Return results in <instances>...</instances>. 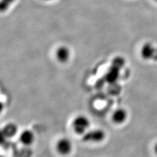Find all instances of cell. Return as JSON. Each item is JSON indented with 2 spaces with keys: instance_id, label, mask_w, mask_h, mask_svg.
<instances>
[{
  "instance_id": "cell-10",
  "label": "cell",
  "mask_w": 157,
  "mask_h": 157,
  "mask_svg": "<svg viewBox=\"0 0 157 157\" xmlns=\"http://www.w3.org/2000/svg\"><path fill=\"white\" fill-rule=\"evenodd\" d=\"M154 149H155V154H156V155L157 156V143L155 144V148H154Z\"/></svg>"
},
{
  "instance_id": "cell-1",
  "label": "cell",
  "mask_w": 157,
  "mask_h": 157,
  "mask_svg": "<svg viewBox=\"0 0 157 157\" xmlns=\"http://www.w3.org/2000/svg\"><path fill=\"white\" fill-rule=\"evenodd\" d=\"M90 121L89 118L85 115H78L73 119L71 127L73 132L77 135L82 136L89 130Z\"/></svg>"
},
{
  "instance_id": "cell-12",
  "label": "cell",
  "mask_w": 157,
  "mask_h": 157,
  "mask_svg": "<svg viewBox=\"0 0 157 157\" xmlns=\"http://www.w3.org/2000/svg\"><path fill=\"white\" fill-rule=\"evenodd\" d=\"M155 2H157V0H155Z\"/></svg>"
},
{
  "instance_id": "cell-5",
  "label": "cell",
  "mask_w": 157,
  "mask_h": 157,
  "mask_svg": "<svg viewBox=\"0 0 157 157\" xmlns=\"http://www.w3.org/2000/svg\"><path fill=\"white\" fill-rule=\"evenodd\" d=\"M127 111L124 108H117L111 115V120L114 124L117 125H121L124 124L128 119Z\"/></svg>"
},
{
  "instance_id": "cell-2",
  "label": "cell",
  "mask_w": 157,
  "mask_h": 157,
  "mask_svg": "<svg viewBox=\"0 0 157 157\" xmlns=\"http://www.w3.org/2000/svg\"><path fill=\"white\" fill-rule=\"evenodd\" d=\"M106 137L105 132L101 128H95L88 130L82 136V140L85 143L100 144L104 141Z\"/></svg>"
},
{
  "instance_id": "cell-8",
  "label": "cell",
  "mask_w": 157,
  "mask_h": 157,
  "mask_svg": "<svg viewBox=\"0 0 157 157\" xmlns=\"http://www.w3.org/2000/svg\"><path fill=\"white\" fill-rule=\"evenodd\" d=\"M18 130V128L16 124L13 123V122H9L2 128V134L7 138H12L17 135Z\"/></svg>"
},
{
  "instance_id": "cell-4",
  "label": "cell",
  "mask_w": 157,
  "mask_h": 157,
  "mask_svg": "<svg viewBox=\"0 0 157 157\" xmlns=\"http://www.w3.org/2000/svg\"><path fill=\"white\" fill-rule=\"evenodd\" d=\"M141 55L145 60L157 61V47L151 43H146L141 49Z\"/></svg>"
},
{
  "instance_id": "cell-9",
  "label": "cell",
  "mask_w": 157,
  "mask_h": 157,
  "mask_svg": "<svg viewBox=\"0 0 157 157\" xmlns=\"http://www.w3.org/2000/svg\"><path fill=\"white\" fill-rule=\"evenodd\" d=\"M15 0H2L1 2V10L2 11H6L11 4H13Z\"/></svg>"
},
{
  "instance_id": "cell-7",
  "label": "cell",
  "mask_w": 157,
  "mask_h": 157,
  "mask_svg": "<svg viewBox=\"0 0 157 157\" xmlns=\"http://www.w3.org/2000/svg\"><path fill=\"white\" fill-rule=\"evenodd\" d=\"M71 56L70 48L66 46L59 47L56 51V57L57 60L62 63H65L68 61Z\"/></svg>"
},
{
  "instance_id": "cell-6",
  "label": "cell",
  "mask_w": 157,
  "mask_h": 157,
  "mask_svg": "<svg viewBox=\"0 0 157 157\" xmlns=\"http://www.w3.org/2000/svg\"><path fill=\"white\" fill-rule=\"evenodd\" d=\"M18 139L22 145L25 146H29L32 145L35 141L36 136L32 130L25 129L20 133Z\"/></svg>"
},
{
  "instance_id": "cell-3",
  "label": "cell",
  "mask_w": 157,
  "mask_h": 157,
  "mask_svg": "<svg viewBox=\"0 0 157 157\" xmlns=\"http://www.w3.org/2000/svg\"><path fill=\"white\" fill-rule=\"evenodd\" d=\"M73 143L71 140L66 137H62L59 139L55 145L57 153L63 156L70 155L73 151Z\"/></svg>"
},
{
  "instance_id": "cell-11",
  "label": "cell",
  "mask_w": 157,
  "mask_h": 157,
  "mask_svg": "<svg viewBox=\"0 0 157 157\" xmlns=\"http://www.w3.org/2000/svg\"><path fill=\"white\" fill-rule=\"evenodd\" d=\"M46 1H52V0H46Z\"/></svg>"
}]
</instances>
